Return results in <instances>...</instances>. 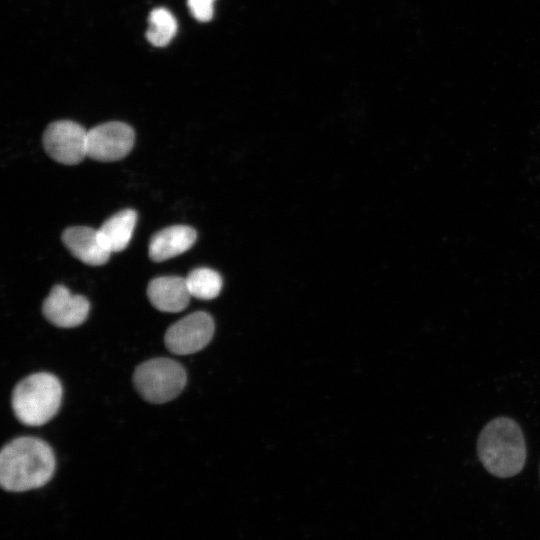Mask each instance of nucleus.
I'll return each mask as SVG.
<instances>
[{
    "label": "nucleus",
    "instance_id": "obj_10",
    "mask_svg": "<svg viewBox=\"0 0 540 540\" xmlns=\"http://www.w3.org/2000/svg\"><path fill=\"white\" fill-rule=\"evenodd\" d=\"M151 304L163 312H180L190 301L186 279L179 276H162L152 279L147 287Z\"/></svg>",
    "mask_w": 540,
    "mask_h": 540
},
{
    "label": "nucleus",
    "instance_id": "obj_7",
    "mask_svg": "<svg viewBox=\"0 0 540 540\" xmlns=\"http://www.w3.org/2000/svg\"><path fill=\"white\" fill-rule=\"evenodd\" d=\"M214 334V321L205 312H195L171 325L164 337L167 349L177 355H188L203 349Z\"/></svg>",
    "mask_w": 540,
    "mask_h": 540
},
{
    "label": "nucleus",
    "instance_id": "obj_11",
    "mask_svg": "<svg viewBox=\"0 0 540 540\" xmlns=\"http://www.w3.org/2000/svg\"><path fill=\"white\" fill-rule=\"evenodd\" d=\"M197 238L196 231L186 225H174L156 232L149 242V257L162 262L190 249Z\"/></svg>",
    "mask_w": 540,
    "mask_h": 540
},
{
    "label": "nucleus",
    "instance_id": "obj_6",
    "mask_svg": "<svg viewBox=\"0 0 540 540\" xmlns=\"http://www.w3.org/2000/svg\"><path fill=\"white\" fill-rule=\"evenodd\" d=\"M135 134L126 123L113 121L87 132V156L101 162L117 161L133 148Z\"/></svg>",
    "mask_w": 540,
    "mask_h": 540
},
{
    "label": "nucleus",
    "instance_id": "obj_12",
    "mask_svg": "<svg viewBox=\"0 0 540 540\" xmlns=\"http://www.w3.org/2000/svg\"><path fill=\"white\" fill-rule=\"evenodd\" d=\"M137 221L133 209H124L107 219L98 229L103 246L110 252L124 250L130 242Z\"/></svg>",
    "mask_w": 540,
    "mask_h": 540
},
{
    "label": "nucleus",
    "instance_id": "obj_8",
    "mask_svg": "<svg viewBox=\"0 0 540 540\" xmlns=\"http://www.w3.org/2000/svg\"><path fill=\"white\" fill-rule=\"evenodd\" d=\"M90 310L89 301L82 295H73L63 285H55L43 302L45 318L61 328L81 325Z\"/></svg>",
    "mask_w": 540,
    "mask_h": 540
},
{
    "label": "nucleus",
    "instance_id": "obj_13",
    "mask_svg": "<svg viewBox=\"0 0 540 540\" xmlns=\"http://www.w3.org/2000/svg\"><path fill=\"white\" fill-rule=\"evenodd\" d=\"M147 40L156 47H164L170 43L177 31L174 16L165 8L153 9L148 17Z\"/></svg>",
    "mask_w": 540,
    "mask_h": 540
},
{
    "label": "nucleus",
    "instance_id": "obj_1",
    "mask_svg": "<svg viewBox=\"0 0 540 540\" xmlns=\"http://www.w3.org/2000/svg\"><path fill=\"white\" fill-rule=\"evenodd\" d=\"M54 452L41 439L20 437L3 447L0 483L9 492H24L46 485L54 475Z\"/></svg>",
    "mask_w": 540,
    "mask_h": 540
},
{
    "label": "nucleus",
    "instance_id": "obj_9",
    "mask_svg": "<svg viewBox=\"0 0 540 540\" xmlns=\"http://www.w3.org/2000/svg\"><path fill=\"white\" fill-rule=\"evenodd\" d=\"M62 242L70 253L85 264H105L111 253L103 246L98 230L85 226H73L62 233Z\"/></svg>",
    "mask_w": 540,
    "mask_h": 540
},
{
    "label": "nucleus",
    "instance_id": "obj_3",
    "mask_svg": "<svg viewBox=\"0 0 540 540\" xmlns=\"http://www.w3.org/2000/svg\"><path fill=\"white\" fill-rule=\"evenodd\" d=\"M62 386L50 373L39 372L20 381L12 393V408L17 419L29 426H40L57 413Z\"/></svg>",
    "mask_w": 540,
    "mask_h": 540
},
{
    "label": "nucleus",
    "instance_id": "obj_5",
    "mask_svg": "<svg viewBox=\"0 0 540 540\" xmlns=\"http://www.w3.org/2000/svg\"><path fill=\"white\" fill-rule=\"evenodd\" d=\"M87 132L73 121L53 122L43 133L44 149L56 162L78 164L87 156Z\"/></svg>",
    "mask_w": 540,
    "mask_h": 540
},
{
    "label": "nucleus",
    "instance_id": "obj_2",
    "mask_svg": "<svg viewBox=\"0 0 540 540\" xmlns=\"http://www.w3.org/2000/svg\"><path fill=\"white\" fill-rule=\"evenodd\" d=\"M477 454L486 471L495 477L509 478L520 473L527 449L518 423L504 416L488 422L478 436Z\"/></svg>",
    "mask_w": 540,
    "mask_h": 540
},
{
    "label": "nucleus",
    "instance_id": "obj_14",
    "mask_svg": "<svg viewBox=\"0 0 540 540\" xmlns=\"http://www.w3.org/2000/svg\"><path fill=\"white\" fill-rule=\"evenodd\" d=\"M185 279L190 295L202 300L217 297L223 285L219 273L209 268L194 269Z\"/></svg>",
    "mask_w": 540,
    "mask_h": 540
},
{
    "label": "nucleus",
    "instance_id": "obj_15",
    "mask_svg": "<svg viewBox=\"0 0 540 540\" xmlns=\"http://www.w3.org/2000/svg\"><path fill=\"white\" fill-rule=\"evenodd\" d=\"M215 0H187L192 16L199 22H208L214 14Z\"/></svg>",
    "mask_w": 540,
    "mask_h": 540
},
{
    "label": "nucleus",
    "instance_id": "obj_4",
    "mask_svg": "<svg viewBox=\"0 0 540 540\" xmlns=\"http://www.w3.org/2000/svg\"><path fill=\"white\" fill-rule=\"evenodd\" d=\"M133 381L145 400L161 404L180 394L186 384V372L183 366L173 359L154 358L135 369Z\"/></svg>",
    "mask_w": 540,
    "mask_h": 540
}]
</instances>
